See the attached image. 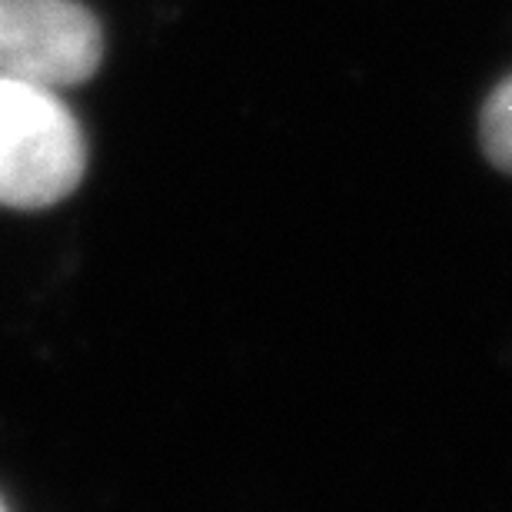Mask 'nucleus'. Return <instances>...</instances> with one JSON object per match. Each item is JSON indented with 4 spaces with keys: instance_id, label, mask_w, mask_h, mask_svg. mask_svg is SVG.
<instances>
[{
    "instance_id": "1",
    "label": "nucleus",
    "mask_w": 512,
    "mask_h": 512,
    "mask_svg": "<svg viewBox=\"0 0 512 512\" xmlns=\"http://www.w3.org/2000/svg\"><path fill=\"white\" fill-rule=\"evenodd\" d=\"M84 170V130L57 90L0 74V207H54L77 190Z\"/></svg>"
},
{
    "instance_id": "4",
    "label": "nucleus",
    "mask_w": 512,
    "mask_h": 512,
    "mask_svg": "<svg viewBox=\"0 0 512 512\" xmlns=\"http://www.w3.org/2000/svg\"><path fill=\"white\" fill-rule=\"evenodd\" d=\"M0 512H7V506H4V499H0Z\"/></svg>"
},
{
    "instance_id": "3",
    "label": "nucleus",
    "mask_w": 512,
    "mask_h": 512,
    "mask_svg": "<svg viewBox=\"0 0 512 512\" xmlns=\"http://www.w3.org/2000/svg\"><path fill=\"white\" fill-rule=\"evenodd\" d=\"M483 150L499 170L512 173V77L503 80L483 110Z\"/></svg>"
},
{
    "instance_id": "2",
    "label": "nucleus",
    "mask_w": 512,
    "mask_h": 512,
    "mask_svg": "<svg viewBox=\"0 0 512 512\" xmlns=\"http://www.w3.org/2000/svg\"><path fill=\"white\" fill-rule=\"evenodd\" d=\"M100 57V24L77 0H0L4 77L60 90L94 77Z\"/></svg>"
}]
</instances>
